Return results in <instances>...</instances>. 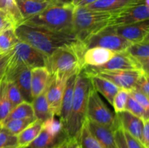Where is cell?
Wrapping results in <instances>:
<instances>
[{"instance_id":"277c9868","label":"cell","mask_w":149,"mask_h":148,"mask_svg":"<svg viewBox=\"0 0 149 148\" xmlns=\"http://www.w3.org/2000/svg\"><path fill=\"white\" fill-rule=\"evenodd\" d=\"M115 14L90 10L86 7H74L73 27L77 40L82 44L93 34L110 26Z\"/></svg>"},{"instance_id":"7bdbcfd3","label":"cell","mask_w":149,"mask_h":148,"mask_svg":"<svg viewBox=\"0 0 149 148\" xmlns=\"http://www.w3.org/2000/svg\"><path fill=\"white\" fill-rule=\"evenodd\" d=\"M142 143L146 148H149V120H143L142 130Z\"/></svg>"},{"instance_id":"d590c367","label":"cell","mask_w":149,"mask_h":148,"mask_svg":"<svg viewBox=\"0 0 149 148\" xmlns=\"http://www.w3.org/2000/svg\"><path fill=\"white\" fill-rule=\"evenodd\" d=\"M129 97V91L120 89L113 100L112 106L114 108L115 113H120L125 110L127 102Z\"/></svg>"},{"instance_id":"8fae6325","label":"cell","mask_w":149,"mask_h":148,"mask_svg":"<svg viewBox=\"0 0 149 148\" xmlns=\"http://www.w3.org/2000/svg\"><path fill=\"white\" fill-rule=\"evenodd\" d=\"M68 77L63 74H53L51 75L50 81L47 87V100L54 116H60L61 114V102Z\"/></svg>"},{"instance_id":"816d5d0a","label":"cell","mask_w":149,"mask_h":148,"mask_svg":"<svg viewBox=\"0 0 149 148\" xmlns=\"http://www.w3.org/2000/svg\"><path fill=\"white\" fill-rule=\"evenodd\" d=\"M1 123H0V127H1Z\"/></svg>"},{"instance_id":"f907efd6","label":"cell","mask_w":149,"mask_h":148,"mask_svg":"<svg viewBox=\"0 0 149 148\" xmlns=\"http://www.w3.org/2000/svg\"><path fill=\"white\" fill-rule=\"evenodd\" d=\"M5 148H22L18 146H13V147H5Z\"/></svg>"},{"instance_id":"60d3db41","label":"cell","mask_w":149,"mask_h":148,"mask_svg":"<svg viewBox=\"0 0 149 148\" xmlns=\"http://www.w3.org/2000/svg\"><path fill=\"white\" fill-rule=\"evenodd\" d=\"M123 133L128 148H146L141 141L137 139L136 138L132 136V135H130L129 133L124 130Z\"/></svg>"},{"instance_id":"9a60e30c","label":"cell","mask_w":149,"mask_h":148,"mask_svg":"<svg viewBox=\"0 0 149 148\" xmlns=\"http://www.w3.org/2000/svg\"><path fill=\"white\" fill-rule=\"evenodd\" d=\"M142 4L149 6V0H97L84 7L90 10L116 13Z\"/></svg>"},{"instance_id":"8992f818","label":"cell","mask_w":149,"mask_h":148,"mask_svg":"<svg viewBox=\"0 0 149 148\" xmlns=\"http://www.w3.org/2000/svg\"><path fill=\"white\" fill-rule=\"evenodd\" d=\"M87 119L109 128L113 132L119 127L116 113L107 107L99 96L98 92L93 88L89 94L87 107Z\"/></svg>"},{"instance_id":"f5cc1de1","label":"cell","mask_w":149,"mask_h":148,"mask_svg":"<svg viewBox=\"0 0 149 148\" xmlns=\"http://www.w3.org/2000/svg\"><path fill=\"white\" fill-rule=\"evenodd\" d=\"M80 148H82V147H81H81H80Z\"/></svg>"},{"instance_id":"484cf974","label":"cell","mask_w":149,"mask_h":148,"mask_svg":"<svg viewBox=\"0 0 149 148\" xmlns=\"http://www.w3.org/2000/svg\"><path fill=\"white\" fill-rule=\"evenodd\" d=\"M66 136L54 137L42 129L36 139L25 148H51L56 144L67 139Z\"/></svg>"},{"instance_id":"7402d4cb","label":"cell","mask_w":149,"mask_h":148,"mask_svg":"<svg viewBox=\"0 0 149 148\" xmlns=\"http://www.w3.org/2000/svg\"><path fill=\"white\" fill-rule=\"evenodd\" d=\"M23 20L39 14L48 7L52 0H15Z\"/></svg>"},{"instance_id":"cb8c5ba5","label":"cell","mask_w":149,"mask_h":148,"mask_svg":"<svg viewBox=\"0 0 149 148\" xmlns=\"http://www.w3.org/2000/svg\"><path fill=\"white\" fill-rule=\"evenodd\" d=\"M43 122L39 120H35L32 123L22 131L17 136V146L25 148L29 146L36 136L39 134L42 129Z\"/></svg>"},{"instance_id":"c3c4849f","label":"cell","mask_w":149,"mask_h":148,"mask_svg":"<svg viewBox=\"0 0 149 148\" xmlns=\"http://www.w3.org/2000/svg\"><path fill=\"white\" fill-rule=\"evenodd\" d=\"M7 65V64H6ZM6 65H3V66L0 67V81H1V78H3L4 75V73H5V68H6Z\"/></svg>"},{"instance_id":"1f68e13d","label":"cell","mask_w":149,"mask_h":148,"mask_svg":"<svg viewBox=\"0 0 149 148\" xmlns=\"http://www.w3.org/2000/svg\"><path fill=\"white\" fill-rule=\"evenodd\" d=\"M79 142L82 148H103L98 141L90 132L86 121L81 129Z\"/></svg>"},{"instance_id":"7dc6e473","label":"cell","mask_w":149,"mask_h":148,"mask_svg":"<svg viewBox=\"0 0 149 148\" xmlns=\"http://www.w3.org/2000/svg\"><path fill=\"white\" fill-rule=\"evenodd\" d=\"M96 1H97V0H81V1L79 4V5L77 7H84V6H87L88 4H92V3L95 2Z\"/></svg>"},{"instance_id":"bcb514c9","label":"cell","mask_w":149,"mask_h":148,"mask_svg":"<svg viewBox=\"0 0 149 148\" xmlns=\"http://www.w3.org/2000/svg\"><path fill=\"white\" fill-rule=\"evenodd\" d=\"M67 139H68V138L66 139H65V140L56 144V145H54L51 148H67Z\"/></svg>"},{"instance_id":"b9f144b4","label":"cell","mask_w":149,"mask_h":148,"mask_svg":"<svg viewBox=\"0 0 149 148\" xmlns=\"http://www.w3.org/2000/svg\"><path fill=\"white\" fill-rule=\"evenodd\" d=\"M114 136L118 148H128L122 128L119 127L117 130L115 131Z\"/></svg>"},{"instance_id":"4316f807","label":"cell","mask_w":149,"mask_h":148,"mask_svg":"<svg viewBox=\"0 0 149 148\" xmlns=\"http://www.w3.org/2000/svg\"><path fill=\"white\" fill-rule=\"evenodd\" d=\"M31 118H35L32 104L28 102L23 101V102L15 107L11 110L6 118L1 122V125L10 120Z\"/></svg>"},{"instance_id":"5b68a950","label":"cell","mask_w":149,"mask_h":148,"mask_svg":"<svg viewBox=\"0 0 149 148\" xmlns=\"http://www.w3.org/2000/svg\"><path fill=\"white\" fill-rule=\"evenodd\" d=\"M85 49L79 41L56 49L47 57V68L51 75L58 73L71 76L83 68L82 57Z\"/></svg>"},{"instance_id":"74e56055","label":"cell","mask_w":149,"mask_h":148,"mask_svg":"<svg viewBox=\"0 0 149 148\" xmlns=\"http://www.w3.org/2000/svg\"><path fill=\"white\" fill-rule=\"evenodd\" d=\"M134 89L140 91L142 94L149 97V84H148V74L143 73L138 78Z\"/></svg>"},{"instance_id":"db71d44e","label":"cell","mask_w":149,"mask_h":148,"mask_svg":"<svg viewBox=\"0 0 149 148\" xmlns=\"http://www.w3.org/2000/svg\"><path fill=\"white\" fill-rule=\"evenodd\" d=\"M33 1H36V0H33Z\"/></svg>"},{"instance_id":"ffe728a7","label":"cell","mask_w":149,"mask_h":148,"mask_svg":"<svg viewBox=\"0 0 149 148\" xmlns=\"http://www.w3.org/2000/svg\"><path fill=\"white\" fill-rule=\"evenodd\" d=\"M86 122L90 132L98 141L103 148H118L113 131L88 119L86 120Z\"/></svg>"},{"instance_id":"ac0fdd59","label":"cell","mask_w":149,"mask_h":148,"mask_svg":"<svg viewBox=\"0 0 149 148\" xmlns=\"http://www.w3.org/2000/svg\"><path fill=\"white\" fill-rule=\"evenodd\" d=\"M125 52L138 62L144 73L148 74L149 37L139 43L132 44Z\"/></svg>"},{"instance_id":"d4e9b609","label":"cell","mask_w":149,"mask_h":148,"mask_svg":"<svg viewBox=\"0 0 149 148\" xmlns=\"http://www.w3.org/2000/svg\"><path fill=\"white\" fill-rule=\"evenodd\" d=\"M33 106L34 117L36 120L45 121L48 118L53 117V114L51 112L49 104L46 97V90L33 99L31 102Z\"/></svg>"},{"instance_id":"681fc988","label":"cell","mask_w":149,"mask_h":148,"mask_svg":"<svg viewBox=\"0 0 149 148\" xmlns=\"http://www.w3.org/2000/svg\"><path fill=\"white\" fill-rule=\"evenodd\" d=\"M81 1V0H71V4H72V5L74 6V7H76L79 5V4Z\"/></svg>"},{"instance_id":"3957f363","label":"cell","mask_w":149,"mask_h":148,"mask_svg":"<svg viewBox=\"0 0 149 148\" xmlns=\"http://www.w3.org/2000/svg\"><path fill=\"white\" fill-rule=\"evenodd\" d=\"M93 88L91 78L80 70L76 78L71 113L64 129L68 139H76L79 141L81 129L87 119V101Z\"/></svg>"},{"instance_id":"603a6c76","label":"cell","mask_w":149,"mask_h":148,"mask_svg":"<svg viewBox=\"0 0 149 148\" xmlns=\"http://www.w3.org/2000/svg\"><path fill=\"white\" fill-rule=\"evenodd\" d=\"M93 84V86L95 90L97 92L100 93L106 99L109 104L112 105L113 100L118 91L120 90V88L113 84L112 82L106 80L98 75H93L90 76Z\"/></svg>"},{"instance_id":"f35d334b","label":"cell","mask_w":149,"mask_h":148,"mask_svg":"<svg viewBox=\"0 0 149 148\" xmlns=\"http://www.w3.org/2000/svg\"><path fill=\"white\" fill-rule=\"evenodd\" d=\"M129 94L138 104H140L143 107L146 111L149 112V100L148 97L147 96L135 89H132L129 91Z\"/></svg>"},{"instance_id":"f1b7e54d","label":"cell","mask_w":149,"mask_h":148,"mask_svg":"<svg viewBox=\"0 0 149 148\" xmlns=\"http://www.w3.org/2000/svg\"><path fill=\"white\" fill-rule=\"evenodd\" d=\"M19 41L15 28H9L0 32V53L9 52Z\"/></svg>"},{"instance_id":"7a4b0ae2","label":"cell","mask_w":149,"mask_h":148,"mask_svg":"<svg viewBox=\"0 0 149 148\" xmlns=\"http://www.w3.org/2000/svg\"><path fill=\"white\" fill-rule=\"evenodd\" d=\"M74 7L71 1L52 0L42 12L31 17L23 23L44 28L53 31L74 34L73 15Z\"/></svg>"},{"instance_id":"5bb4252c","label":"cell","mask_w":149,"mask_h":148,"mask_svg":"<svg viewBox=\"0 0 149 148\" xmlns=\"http://www.w3.org/2000/svg\"><path fill=\"white\" fill-rule=\"evenodd\" d=\"M113 28L118 35L132 44L139 43L149 37L148 20L126 26H116Z\"/></svg>"},{"instance_id":"2e32d148","label":"cell","mask_w":149,"mask_h":148,"mask_svg":"<svg viewBox=\"0 0 149 148\" xmlns=\"http://www.w3.org/2000/svg\"><path fill=\"white\" fill-rule=\"evenodd\" d=\"M120 127L142 142V130L143 120L127 110L116 113Z\"/></svg>"},{"instance_id":"30bf717a","label":"cell","mask_w":149,"mask_h":148,"mask_svg":"<svg viewBox=\"0 0 149 148\" xmlns=\"http://www.w3.org/2000/svg\"><path fill=\"white\" fill-rule=\"evenodd\" d=\"M31 68L23 65L7 67L6 65L4 78L7 81L14 82L18 88L23 100L31 103Z\"/></svg>"},{"instance_id":"ab89813d","label":"cell","mask_w":149,"mask_h":148,"mask_svg":"<svg viewBox=\"0 0 149 148\" xmlns=\"http://www.w3.org/2000/svg\"><path fill=\"white\" fill-rule=\"evenodd\" d=\"M15 27L13 19L5 12L0 10V32L9 28H15Z\"/></svg>"},{"instance_id":"e575fe53","label":"cell","mask_w":149,"mask_h":148,"mask_svg":"<svg viewBox=\"0 0 149 148\" xmlns=\"http://www.w3.org/2000/svg\"><path fill=\"white\" fill-rule=\"evenodd\" d=\"M6 81H7L6 91H7V98L9 99L12 105H13V107L14 108L15 107L23 102L24 100H23L21 94H20L16 84L13 81H7V80H6Z\"/></svg>"},{"instance_id":"6da1fadb","label":"cell","mask_w":149,"mask_h":148,"mask_svg":"<svg viewBox=\"0 0 149 148\" xmlns=\"http://www.w3.org/2000/svg\"><path fill=\"white\" fill-rule=\"evenodd\" d=\"M15 31L19 40L31 45L47 57L59 48L79 42L74 34L53 31L25 23L17 26Z\"/></svg>"},{"instance_id":"d6a6232c","label":"cell","mask_w":149,"mask_h":148,"mask_svg":"<svg viewBox=\"0 0 149 148\" xmlns=\"http://www.w3.org/2000/svg\"><path fill=\"white\" fill-rule=\"evenodd\" d=\"M42 129L52 135L54 137H61L66 136L64 132L63 126L60 120L55 118V116L51 117L43 122Z\"/></svg>"},{"instance_id":"4fadbf2b","label":"cell","mask_w":149,"mask_h":148,"mask_svg":"<svg viewBox=\"0 0 149 148\" xmlns=\"http://www.w3.org/2000/svg\"><path fill=\"white\" fill-rule=\"evenodd\" d=\"M149 18V6L145 4L134 6L116 12L111 22L110 26H126L138 22L144 21Z\"/></svg>"},{"instance_id":"44dd1931","label":"cell","mask_w":149,"mask_h":148,"mask_svg":"<svg viewBox=\"0 0 149 148\" xmlns=\"http://www.w3.org/2000/svg\"><path fill=\"white\" fill-rule=\"evenodd\" d=\"M51 73L47 67H38L31 69V94L33 99L46 90L51 78Z\"/></svg>"},{"instance_id":"d6986e66","label":"cell","mask_w":149,"mask_h":148,"mask_svg":"<svg viewBox=\"0 0 149 148\" xmlns=\"http://www.w3.org/2000/svg\"><path fill=\"white\" fill-rule=\"evenodd\" d=\"M116 52L102 47H93L86 49L82 57L83 66H100L109 62Z\"/></svg>"},{"instance_id":"7c38bea8","label":"cell","mask_w":149,"mask_h":148,"mask_svg":"<svg viewBox=\"0 0 149 148\" xmlns=\"http://www.w3.org/2000/svg\"><path fill=\"white\" fill-rule=\"evenodd\" d=\"M143 71L141 70H119V71H103L97 73L98 76L106 78L122 89H134L135 86Z\"/></svg>"},{"instance_id":"ba28073f","label":"cell","mask_w":149,"mask_h":148,"mask_svg":"<svg viewBox=\"0 0 149 148\" xmlns=\"http://www.w3.org/2000/svg\"><path fill=\"white\" fill-rule=\"evenodd\" d=\"M115 32L113 26H109L95 33L82 43L84 49L93 47H102L115 52H125L132 44Z\"/></svg>"},{"instance_id":"52a82bcc","label":"cell","mask_w":149,"mask_h":148,"mask_svg":"<svg viewBox=\"0 0 149 148\" xmlns=\"http://www.w3.org/2000/svg\"><path fill=\"white\" fill-rule=\"evenodd\" d=\"M47 56L31 45L19 41L10 51L7 66L23 65L32 69L38 67H47Z\"/></svg>"},{"instance_id":"8d00e7d4","label":"cell","mask_w":149,"mask_h":148,"mask_svg":"<svg viewBox=\"0 0 149 148\" xmlns=\"http://www.w3.org/2000/svg\"><path fill=\"white\" fill-rule=\"evenodd\" d=\"M17 146V137L3 126L0 127V148Z\"/></svg>"},{"instance_id":"83f0119b","label":"cell","mask_w":149,"mask_h":148,"mask_svg":"<svg viewBox=\"0 0 149 148\" xmlns=\"http://www.w3.org/2000/svg\"><path fill=\"white\" fill-rule=\"evenodd\" d=\"M0 10L13 19L16 27L24 21L15 0H0Z\"/></svg>"},{"instance_id":"11a10c76","label":"cell","mask_w":149,"mask_h":148,"mask_svg":"<svg viewBox=\"0 0 149 148\" xmlns=\"http://www.w3.org/2000/svg\"><path fill=\"white\" fill-rule=\"evenodd\" d=\"M0 54H1V53H0Z\"/></svg>"},{"instance_id":"e0dca14e","label":"cell","mask_w":149,"mask_h":148,"mask_svg":"<svg viewBox=\"0 0 149 148\" xmlns=\"http://www.w3.org/2000/svg\"><path fill=\"white\" fill-rule=\"evenodd\" d=\"M77 73H74L68 77L65 83V89H64L63 96L61 102V114H60V121L63 124V130L68 122L71 113V105H72L73 97H74V88H75L76 78Z\"/></svg>"},{"instance_id":"f546056e","label":"cell","mask_w":149,"mask_h":148,"mask_svg":"<svg viewBox=\"0 0 149 148\" xmlns=\"http://www.w3.org/2000/svg\"><path fill=\"white\" fill-rule=\"evenodd\" d=\"M6 84L7 81L4 75L0 81V123H1L13 109L11 102L7 98Z\"/></svg>"},{"instance_id":"9c48e42d","label":"cell","mask_w":149,"mask_h":148,"mask_svg":"<svg viewBox=\"0 0 149 148\" xmlns=\"http://www.w3.org/2000/svg\"><path fill=\"white\" fill-rule=\"evenodd\" d=\"M81 70L89 76L97 75L103 71H119V70H141L138 62L130 56L126 52H116V55L104 65L100 66L84 65Z\"/></svg>"},{"instance_id":"ee69618b","label":"cell","mask_w":149,"mask_h":148,"mask_svg":"<svg viewBox=\"0 0 149 148\" xmlns=\"http://www.w3.org/2000/svg\"><path fill=\"white\" fill-rule=\"evenodd\" d=\"M79 142L76 139H67V148H80Z\"/></svg>"},{"instance_id":"836d02e7","label":"cell","mask_w":149,"mask_h":148,"mask_svg":"<svg viewBox=\"0 0 149 148\" xmlns=\"http://www.w3.org/2000/svg\"><path fill=\"white\" fill-rule=\"evenodd\" d=\"M125 110L130 112L132 115L141 118V120H148L149 112L146 111L143 107L141 104H138L130 94L127 102L126 107H125Z\"/></svg>"},{"instance_id":"f6af8a7d","label":"cell","mask_w":149,"mask_h":148,"mask_svg":"<svg viewBox=\"0 0 149 148\" xmlns=\"http://www.w3.org/2000/svg\"><path fill=\"white\" fill-rule=\"evenodd\" d=\"M9 56H10V52H7V53L0 54V67L7 64L9 59Z\"/></svg>"},{"instance_id":"4dcf8cb0","label":"cell","mask_w":149,"mask_h":148,"mask_svg":"<svg viewBox=\"0 0 149 148\" xmlns=\"http://www.w3.org/2000/svg\"><path fill=\"white\" fill-rule=\"evenodd\" d=\"M35 120V118H25V119H14L10 120L9 121L5 122L1 126L5 128L8 131L13 133V135L17 136L22 131L24 130L27 126H29L31 123H33Z\"/></svg>"}]
</instances>
